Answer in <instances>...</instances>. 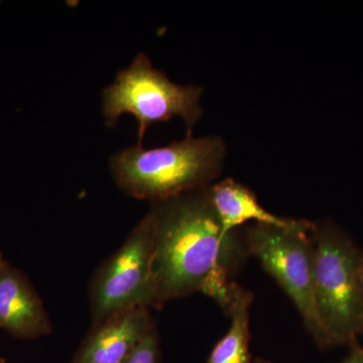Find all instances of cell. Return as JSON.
Here are the masks:
<instances>
[{
	"label": "cell",
	"instance_id": "6da1fadb",
	"mask_svg": "<svg viewBox=\"0 0 363 363\" xmlns=\"http://www.w3.org/2000/svg\"><path fill=\"white\" fill-rule=\"evenodd\" d=\"M154 305L203 293L224 312L235 281L250 257L245 233H225L208 188L150 203Z\"/></svg>",
	"mask_w": 363,
	"mask_h": 363
},
{
	"label": "cell",
	"instance_id": "7a4b0ae2",
	"mask_svg": "<svg viewBox=\"0 0 363 363\" xmlns=\"http://www.w3.org/2000/svg\"><path fill=\"white\" fill-rule=\"evenodd\" d=\"M226 143L218 135H186L164 147L135 145L111 159V176L128 196L150 203L208 188L223 172Z\"/></svg>",
	"mask_w": 363,
	"mask_h": 363
},
{
	"label": "cell",
	"instance_id": "3957f363",
	"mask_svg": "<svg viewBox=\"0 0 363 363\" xmlns=\"http://www.w3.org/2000/svg\"><path fill=\"white\" fill-rule=\"evenodd\" d=\"M315 302L329 347L357 343L363 328V292L358 279L360 252L335 222H314Z\"/></svg>",
	"mask_w": 363,
	"mask_h": 363
},
{
	"label": "cell",
	"instance_id": "277c9868",
	"mask_svg": "<svg viewBox=\"0 0 363 363\" xmlns=\"http://www.w3.org/2000/svg\"><path fill=\"white\" fill-rule=\"evenodd\" d=\"M203 94L202 86L177 84L169 80L140 52L102 90L104 123L114 128L121 116L130 114L138 121V145H143L150 125L175 117L183 121L187 135H192L202 118Z\"/></svg>",
	"mask_w": 363,
	"mask_h": 363
},
{
	"label": "cell",
	"instance_id": "5b68a950",
	"mask_svg": "<svg viewBox=\"0 0 363 363\" xmlns=\"http://www.w3.org/2000/svg\"><path fill=\"white\" fill-rule=\"evenodd\" d=\"M314 222L295 228L252 224L245 235L250 257L259 260L297 308L306 328L321 350L328 340L315 302L313 281Z\"/></svg>",
	"mask_w": 363,
	"mask_h": 363
},
{
	"label": "cell",
	"instance_id": "8992f818",
	"mask_svg": "<svg viewBox=\"0 0 363 363\" xmlns=\"http://www.w3.org/2000/svg\"><path fill=\"white\" fill-rule=\"evenodd\" d=\"M89 296L93 324L130 308L152 307V221L149 213L95 272Z\"/></svg>",
	"mask_w": 363,
	"mask_h": 363
},
{
	"label": "cell",
	"instance_id": "52a82bcc",
	"mask_svg": "<svg viewBox=\"0 0 363 363\" xmlns=\"http://www.w3.org/2000/svg\"><path fill=\"white\" fill-rule=\"evenodd\" d=\"M0 329L13 337L49 335L52 325L28 277L4 259L0 267Z\"/></svg>",
	"mask_w": 363,
	"mask_h": 363
},
{
	"label": "cell",
	"instance_id": "ba28073f",
	"mask_svg": "<svg viewBox=\"0 0 363 363\" xmlns=\"http://www.w3.org/2000/svg\"><path fill=\"white\" fill-rule=\"evenodd\" d=\"M154 324L143 306L116 313L93 324L71 363H121Z\"/></svg>",
	"mask_w": 363,
	"mask_h": 363
},
{
	"label": "cell",
	"instance_id": "9c48e42d",
	"mask_svg": "<svg viewBox=\"0 0 363 363\" xmlns=\"http://www.w3.org/2000/svg\"><path fill=\"white\" fill-rule=\"evenodd\" d=\"M208 195L225 233L240 230V227L248 222L295 228L308 221L278 216L267 211L250 188L233 178L215 182L208 187Z\"/></svg>",
	"mask_w": 363,
	"mask_h": 363
},
{
	"label": "cell",
	"instance_id": "30bf717a",
	"mask_svg": "<svg viewBox=\"0 0 363 363\" xmlns=\"http://www.w3.org/2000/svg\"><path fill=\"white\" fill-rule=\"evenodd\" d=\"M252 293L236 284L233 303L227 313L231 318L230 327L214 346L207 363H272L252 357L250 350V314Z\"/></svg>",
	"mask_w": 363,
	"mask_h": 363
},
{
	"label": "cell",
	"instance_id": "8fae6325",
	"mask_svg": "<svg viewBox=\"0 0 363 363\" xmlns=\"http://www.w3.org/2000/svg\"><path fill=\"white\" fill-rule=\"evenodd\" d=\"M160 357L159 333L156 324H154L121 363H160Z\"/></svg>",
	"mask_w": 363,
	"mask_h": 363
},
{
	"label": "cell",
	"instance_id": "7c38bea8",
	"mask_svg": "<svg viewBox=\"0 0 363 363\" xmlns=\"http://www.w3.org/2000/svg\"><path fill=\"white\" fill-rule=\"evenodd\" d=\"M340 363H363V347L358 343L351 346L350 354Z\"/></svg>",
	"mask_w": 363,
	"mask_h": 363
},
{
	"label": "cell",
	"instance_id": "4fadbf2b",
	"mask_svg": "<svg viewBox=\"0 0 363 363\" xmlns=\"http://www.w3.org/2000/svg\"><path fill=\"white\" fill-rule=\"evenodd\" d=\"M358 279L363 292V252L360 253L359 262H358Z\"/></svg>",
	"mask_w": 363,
	"mask_h": 363
},
{
	"label": "cell",
	"instance_id": "5bb4252c",
	"mask_svg": "<svg viewBox=\"0 0 363 363\" xmlns=\"http://www.w3.org/2000/svg\"><path fill=\"white\" fill-rule=\"evenodd\" d=\"M4 262V255H2L1 250H0V267H1L2 262Z\"/></svg>",
	"mask_w": 363,
	"mask_h": 363
},
{
	"label": "cell",
	"instance_id": "9a60e30c",
	"mask_svg": "<svg viewBox=\"0 0 363 363\" xmlns=\"http://www.w3.org/2000/svg\"><path fill=\"white\" fill-rule=\"evenodd\" d=\"M0 363H7L6 359H4V358L0 357Z\"/></svg>",
	"mask_w": 363,
	"mask_h": 363
},
{
	"label": "cell",
	"instance_id": "2e32d148",
	"mask_svg": "<svg viewBox=\"0 0 363 363\" xmlns=\"http://www.w3.org/2000/svg\"><path fill=\"white\" fill-rule=\"evenodd\" d=\"M362 335H363V328H362Z\"/></svg>",
	"mask_w": 363,
	"mask_h": 363
}]
</instances>
